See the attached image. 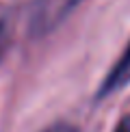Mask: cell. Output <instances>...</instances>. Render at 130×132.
<instances>
[{"label":"cell","mask_w":130,"mask_h":132,"mask_svg":"<svg viewBox=\"0 0 130 132\" xmlns=\"http://www.w3.org/2000/svg\"><path fill=\"white\" fill-rule=\"evenodd\" d=\"M128 82H130V43H128L126 50H124V54L119 56V61L113 65V69L108 71V76L102 80L100 91H98V97L111 95V93L124 89Z\"/></svg>","instance_id":"1"},{"label":"cell","mask_w":130,"mask_h":132,"mask_svg":"<svg viewBox=\"0 0 130 132\" xmlns=\"http://www.w3.org/2000/svg\"><path fill=\"white\" fill-rule=\"evenodd\" d=\"M43 132H78V128H74L72 123H52V126H48Z\"/></svg>","instance_id":"2"},{"label":"cell","mask_w":130,"mask_h":132,"mask_svg":"<svg viewBox=\"0 0 130 132\" xmlns=\"http://www.w3.org/2000/svg\"><path fill=\"white\" fill-rule=\"evenodd\" d=\"M7 41H9V28H7V24H4V22H0V56L4 54Z\"/></svg>","instance_id":"3"},{"label":"cell","mask_w":130,"mask_h":132,"mask_svg":"<svg viewBox=\"0 0 130 132\" xmlns=\"http://www.w3.org/2000/svg\"><path fill=\"white\" fill-rule=\"evenodd\" d=\"M115 132H130V115H126V117H124L121 121L117 123Z\"/></svg>","instance_id":"4"},{"label":"cell","mask_w":130,"mask_h":132,"mask_svg":"<svg viewBox=\"0 0 130 132\" xmlns=\"http://www.w3.org/2000/svg\"><path fill=\"white\" fill-rule=\"evenodd\" d=\"M69 2H78V0H69Z\"/></svg>","instance_id":"5"}]
</instances>
